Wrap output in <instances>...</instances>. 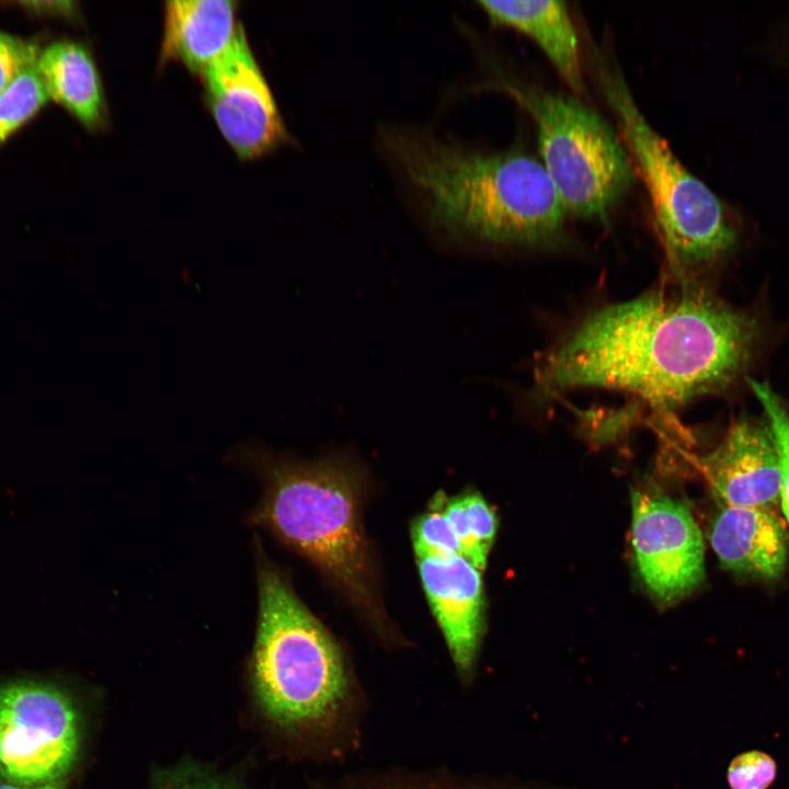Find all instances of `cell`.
<instances>
[{"label":"cell","mask_w":789,"mask_h":789,"mask_svg":"<svg viewBox=\"0 0 789 789\" xmlns=\"http://www.w3.org/2000/svg\"><path fill=\"white\" fill-rule=\"evenodd\" d=\"M758 336L754 317L705 289L652 291L590 315L538 377L546 388L624 390L670 409L734 381Z\"/></svg>","instance_id":"1"},{"label":"cell","mask_w":789,"mask_h":789,"mask_svg":"<svg viewBox=\"0 0 789 789\" xmlns=\"http://www.w3.org/2000/svg\"><path fill=\"white\" fill-rule=\"evenodd\" d=\"M250 679L263 718L298 756L330 763L358 748L365 694L340 644L268 565Z\"/></svg>","instance_id":"2"},{"label":"cell","mask_w":789,"mask_h":789,"mask_svg":"<svg viewBox=\"0 0 789 789\" xmlns=\"http://www.w3.org/2000/svg\"><path fill=\"white\" fill-rule=\"evenodd\" d=\"M385 142L431 225L446 237L538 244L560 235L568 210L533 156L517 149L480 153L399 129L387 133Z\"/></svg>","instance_id":"3"},{"label":"cell","mask_w":789,"mask_h":789,"mask_svg":"<svg viewBox=\"0 0 789 789\" xmlns=\"http://www.w3.org/2000/svg\"><path fill=\"white\" fill-rule=\"evenodd\" d=\"M358 482L341 459L276 464L254 517L311 561L378 628L384 614L361 522Z\"/></svg>","instance_id":"4"},{"label":"cell","mask_w":789,"mask_h":789,"mask_svg":"<svg viewBox=\"0 0 789 789\" xmlns=\"http://www.w3.org/2000/svg\"><path fill=\"white\" fill-rule=\"evenodd\" d=\"M592 55L598 87L648 190L668 259L684 266L725 253L735 233L718 197L649 124L619 68L596 48Z\"/></svg>","instance_id":"5"},{"label":"cell","mask_w":789,"mask_h":789,"mask_svg":"<svg viewBox=\"0 0 789 789\" xmlns=\"http://www.w3.org/2000/svg\"><path fill=\"white\" fill-rule=\"evenodd\" d=\"M537 127L541 163L568 213L604 219L634 179L632 160L611 126L579 99L499 78Z\"/></svg>","instance_id":"6"},{"label":"cell","mask_w":789,"mask_h":789,"mask_svg":"<svg viewBox=\"0 0 789 789\" xmlns=\"http://www.w3.org/2000/svg\"><path fill=\"white\" fill-rule=\"evenodd\" d=\"M85 739V709L68 684L39 674L0 678V779L70 780Z\"/></svg>","instance_id":"7"},{"label":"cell","mask_w":789,"mask_h":789,"mask_svg":"<svg viewBox=\"0 0 789 789\" xmlns=\"http://www.w3.org/2000/svg\"><path fill=\"white\" fill-rule=\"evenodd\" d=\"M202 78L211 116L240 159L259 158L287 140L276 102L242 25Z\"/></svg>","instance_id":"8"},{"label":"cell","mask_w":789,"mask_h":789,"mask_svg":"<svg viewBox=\"0 0 789 789\" xmlns=\"http://www.w3.org/2000/svg\"><path fill=\"white\" fill-rule=\"evenodd\" d=\"M632 547L643 582L663 603L691 593L705 579V548L689 507L668 495L633 491Z\"/></svg>","instance_id":"9"},{"label":"cell","mask_w":789,"mask_h":789,"mask_svg":"<svg viewBox=\"0 0 789 789\" xmlns=\"http://www.w3.org/2000/svg\"><path fill=\"white\" fill-rule=\"evenodd\" d=\"M416 562L457 676L468 685L473 677L484 627L480 571L459 554L416 558Z\"/></svg>","instance_id":"10"},{"label":"cell","mask_w":789,"mask_h":789,"mask_svg":"<svg viewBox=\"0 0 789 789\" xmlns=\"http://www.w3.org/2000/svg\"><path fill=\"white\" fill-rule=\"evenodd\" d=\"M698 465L721 506L773 508L779 502V461L766 422L737 420Z\"/></svg>","instance_id":"11"},{"label":"cell","mask_w":789,"mask_h":789,"mask_svg":"<svg viewBox=\"0 0 789 789\" xmlns=\"http://www.w3.org/2000/svg\"><path fill=\"white\" fill-rule=\"evenodd\" d=\"M709 541L721 567L739 575L776 580L788 564L789 536L769 507L721 506Z\"/></svg>","instance_id":"12"},{"label":"cell","mask_w":789,"mask_h":789,"mask_svg":"<svg viewBox=\"0 0 789 789\" xmlns=\"http://www.w3.org/2000/svg\"><path fill=\"white\" fill-rule=\"evenodd\" d=\"M240 26L235 1L165 2L160 62L176 61L202 76L227 50Z\"/></svg>","instance_id":"13"},{"label":"cell","mask_w":789,"mask_h":789,"mask_svg":"<svg viewBox=\"0 0 789 789\" xmlns=\"http://www.w3.org/2000/svg\"><path fill=\"white\" fill-rule=\"evenodd\" d=\"M493 24L530 37L576 94L585 93L578 34L564 1H479Z\"/></svg>","instance_id":"14"},{"label":"cell","mask_w":789,"mask_h":789,"mask_svg":"<svg viewBox=\"0 0 789 789\" xmlns=\"http://www.w3.org/2000/svg\"><path fill=\"white\" fill-rule=\"evenodd\" d=\"M37 70L49 99L55 100L87 128L102 126L106 116L103 85L88 48L72 41H59L38 54Z\"/></svg>","instance_id":"15"},{"label":"cell","mask_w":789,"mask_h":789,"mask_svg":"<svg viewBox=\"0 0 789 789\" xmlns=\"http://www.w3.org/2000/svg\"><path fill=\"white\" fill-rule=\"evenodd\" d=\"M444 512L458 540L460 556L483 570L498 529L492 507L480 493L466 492L446 498Z\"/></svg>","instance_id":"16"},{"label":"cell","mask_w":789,"mask_h":789,"mask_svg":"<svg viewBox=\"0 0 789 789\" xmlns=\"http://www.w3.org/2000/svg\"><path fill=\"white\" fill-rule=\"evenodd\" d=\"M322 789H517L446 771H388L350 777Z\"/></svg>","instance_id":"17"},{"label":"cell","mask_w":789,"mask_h":789,"mask_svg":"<svg viewBox=\"0 0 789 789\" xmlns=\"http://www.w3.org/2000/svg\"><path fill=\"white\" fill-rule=\"evenodd\" d=\"M49 100L36 64L25 69L0 94V145Z\"/></svg>","instance_id":"18"},{"label":"cell","mask_w":789,"mask_h":789,"mask_svg":"<svg viewBox=\"0 0 789 789\" xmlns=\"http://www.w3.org/2000/svg\"><path fill=\"white\" fill-rule=\"evenodd\" d=\"M753 393L761 403L766 423L770 430L779 461V502L789 524V414L786 405L774 389L765 381L748 380Z\"/></svg>","instance_id":"19"},{"label":"cell","mask_w":789,"mask_h":789,"mask_svg":"<svg viewBox=\"0 0 789 789\" xmlns=\"http://www.w3.org/2000/svg\"><path fill=\"white\" fill-rule=\"evenodd\" d=\"M445 499L438 493L430 510L412 523L411 538L416 558L460 556L458 540L444 512Z\"/></svg>","instance_id":"20"},{"label":"cell","mask_w":789,"mask_h":789,"mask_svg":"<svg viewBox=\"0 0 789 789\" xmlns=\"http://www.w3.org/2000/svg\"><path fill=\"white\" fill-rule=\"evenodd\" d=\"M150 789H243L236 775L185 759L152 773Z\"/></svg>","instance_id":"21"},{"label":"cell","mask_w":789,"mask_h":789,"mask_svg":"<svg viewBox=\"0 0 789 789\" xmlns=\"http://www.w3.org/2000/svg\"><path fill=\"white\" fill-rule=\"evenodd\" d=\"M776 775L775 759L765 752L753 750L731 761L727 778L731 789H768Z\"/></svg>","instance_id":"22"},{"label":"cell","mask_w":789,"mask_h":789,"mask_svg":"<svg viewBox=\"0 0 789 789\" xmlns=\"http://www.w3.org/2000/svg\"><path fill=\"white\" fill-rule=\"evenodd\" d=\"M38 54L34 43L0 30V94L36 64Z\"/></svg>","instance_id":"23"},{"label":"cell","mask_w":789,"mask_h":789,"mask_svg":"<svg viewBox=\"0 0 789 789\" xmlns=\"http://www.w3.org/2000/svg\"><path fill=\"white\" fill-rule=\"evenodd\" d=\"M21 4L41 14L71 15L76 11V3L72 1H25Z\"/></svg>","instance_id":"24"},{"label":"cell","mask_w":789,"mask_h":789,"mask_svg":"<svg viewBox=\"0 0 789 789\" xmlns=\"http://www.w3.org/2000/svg\"><path fill=\"white\" fill-rule=\"evenodd\" d=\"M70 780H59L37 785L15 784L0 779V789H68Z\"/></svg>","instance_id":"25"}]
</instances>
